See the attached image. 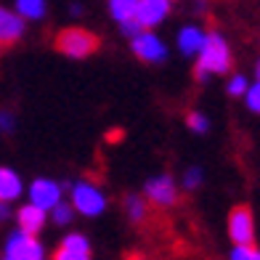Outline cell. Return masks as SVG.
<instances>
[{"mask_svg": "<svg viewBox=\"0 0 260 260\" xmlns=\"http://www.w3.org/2000/svg\"><path fill=\"white\" fill-rule=\"evenodd\" d=\"M194 77L199 82H207L212 77H226L229 72H234V48L226 40V35L218 29H207L205 43L194 56Z\"/></svg>", "mask_w": 260, "mask_h": 260, "instance_id": "6da1fadb", "label": "cell"}, {"mask_svg": "<svg viewBox=\"0 0 260 260\" xmlns=\"http://www.w3.org/2000/svg\"><path fill=\"white\" fill-rule=\"evenodd\" d=\"M67 188H69V205L82 218H101L106 212V207H109L106 191L90 178H80L75 183H69Z\"/></svg>", "mask_w": 260, "mask_h": 260, "instance_id": "7a4b0ae2", "label": "cell"}, {"mask_svg": "<svg viewBox=\"0 0 260 260\" xmlns=\"http://www.w3.org/2000/svg\"><path fill=\"white\" fill-rule=\"evenodd\" d=\"M99 45H101L99 35L85 27H64L56 35V51L72 58V61H82V58L93 56L99 51Z\"/></svg>", "mask_w": 260, "mask_h": 260, "instance_id": "3957f363", "label": "cell"}, {"mask_svg": "<svg viewBox=\"0 0 260 260\" xmlns=\"http://www.w3.org/2000/svg\"><path fill=\"white\" fill-rule=\"evenodd\" d=\"M130 51L138 61L149 67H159L170 58V45L157 29H141L138 35L130 38Z\"/></svg>", "mask_w": 260, "mask_h": 260, "instance_id": "277c9868", "label": "cell"}, {"mask_svg": "<svg viewBox=\"0 0 260 260\" xmlns=\"http://www.w3.org/2000/svg\"><path fill=\"white\" fill-rule=\"evenodd\" d=\"M3 257L8 260H48V250L40 236L14 229L3 242Z\"/></svg>", "mask_w": 260, "mask_h": 260, "instance_id": "5b68a950", "label": "cell"}, {"mask_svg": "<svg viewBox=\"0 0 260 260\" xmlns=\"http://www.w3.org/2000/svg\"><path fill=\"white\" fill-rule=\"evenodd\" d=\"M64 191H67V186L61 181H56L51 178V175H38V178H32L27 186H24V197H27V202H32L35 207H40V210H53L58 202L64 199Z\"/></svg>", "mask_w": 260, "mask_h": 260, "instance_id": "8992f818", "label": "cell"}, {"mask_svg": "<svg viewBox=\"0 0 260 260\" xmlns=\"http://www.w3.org/2000/svg\"><path fill=\"white\" fill-rule=\"evenodd\" d=\"M144 199L149 205L162 207V210L175 207L178 199H181V186H178V181H175L170 173H157V175H151V178H146Z\"/></svg>", "mask_w": 260, "mask_h": 260, "instance_id": "52a82bcc", "label": "cell"}, {"mask_svg": "<svg viewBox=\"0 0 260 260\" xmlns=\"http://www.w3.org/2000/svg\"><path fill=\"white\" fill-rule=\"evenodd\" d=\"M226 231H229L231 244H252V242H257L255 212L247 207V205H236V207L229 212Z\"/></svg>", "mask_w": 260, "mask_h": 260, "instance_id": "ba28073f", "label": "cell"}, {"mask_svg": "<svg viewBox=\"0 0 260 260\" xmlns=\"http://www.w3.org/2000/svg\"><path fill=\"white\" fill-rule=\"evenodd\" d=\"M173 14V0H138L136 6V21L141 29H157Z\"/></svg>", "mask_w": 260, "mask_h": 260, "instance_id": "9c48e42d", "label": "cell"}, {"mask_svg": "<svg viewBox=\"0 0 260 260\" xmlns=\"http://www.w3.org/2000/svg\"><path fill=\"white\" fill-rule=\"evenodd\" d=\"M90 257H93L90 239L80 231H69L67 236H61L51 260H90Z\"/></svg>", "mask_w": 260, "mask_h": 260, "instance_id": "30bf717a", "label": "cell"}, {"mask_svg": "<svg viewBox=\"0 0 260 260\" xmlns=\"http://www.w3.org/2000/svg\"><path fill=\"white\" fill-rule=\"evenodd\" d=\"M14 220H16V229L24 231V234H32V236H40L45 229H48V212L35 207L32 202H21L19 207H14Z\"/></svg>", "mask_w": 260, "mask_h": 260, "instance_id": "8fae6325", "label": "cell"}, {"mask_svg": "<svg viewBox=\"0 0 260 260\" xmlns=\"http://www.w3.org/2000/svg\"><path fill=\"white\" fill-rule=\"evenodd\" d=\"M24 35H27V21L11 6L0 3V48H11V45L21 43Z\"/></svg>", "mask_w": 260, "mask_h": 260, "instance_id": "7c38bea8", "label": "cell"}, {"mask_svg": "<svg viewBox=\"0 0 260 260\" xmlns=\"http://www.w3.org/2000/svg\"><path fill=\"white\" fill-rule=\"evenodd\" d=\"M205 35H207V29L202 24L188 21V24H183L178 32H175V48H178L181 56L194 58L199 53V48H202V43H205Z\"/></svg>", "mask_w": 260, "mask_h": 260, "instance_id": "4fadbf2b", "label": "cell"}, {"mask_svg": "<svg viewBox=\"0 0 260 260\" xmlns=\"http://www.w3.org/2000/svg\"><path fill=\"white\" fill-rule=\"evenodd\" d=\"M24 178L11 165H0V202L16 205L24 199Z\"/></svg>", "mask_w": 260, "mask_h": 260, "instance_id": "5bb4252c", "label": "cell"}, {"mask_svg": "<svg viewBox=\"0 0 260 260\" xmlns=\"http://www.w3.org/2000/svg\"><path fill=\"white\" fill-rule=\"evenodd\" d=\"M11 8H14L27 24H32V21H43L45 16H48L51 6H48V0H14Z\"/></svg>", "mask_w": 260, "mask_h": 260, "instance_id": "9a60e30c", "label": "cell"}, {"mask_svg": "<svg viewBox=\"0 0 260 260\" xmlns=\"http://www.w3.org/2000/svg\"><path fill=\"white\" fill-rule=\"evenodd\" d=\"M149 202L144 199V194H127L122 199V210H125V218L130 223H144L149 218Z\"/></svg>", "mask_w": 260, "mask_h": 260, "instance_id": "2e32d148", "label": "cell"}, {"mask_svg": "<svg viewBox=\"0 0 260 260\" xmlns=\"http://www.w3.org/2000/svg\"><path fill=\"white\" fill-rule=\"evenodd\" d=\"M136 6H138V0H106V11H109L114 24H122V21L133 19Z\"/></svg>", "mask_w": 260, "mask_h": 260, "instance_id": "e0dca14e", "label": "cell"}, {"mask_svg": "<svg viewBox=\"0 0 260 260\" xmlns=\"http://www.w3.org/2000/svg\"><path fill=\"white\" fill-rule=\"evenodd\" d=\"M75 218H77V212H75L72 205H69V199H67V197H64L53 210H48V220L53 223V226H58V229L72 226V220H75Z\"/></svg>", "mask_w": 260, "mask_h": 260, "instance_id": "ac0fdd59", "label": "cell"}, {"mask_svg": "<svg viewBox=\"0 0 260 260\" xmlns=\"http://www.w3.org/2000/svg\"><path fill=\"white\" fill-rule=\"evenodd\" d=\"M186 127L191 130L194 136H207L210 130H212V120L202 109H191V112L186 114Z\"/></svg>", "mask_w": 260, "mask_h": 260, "instance_id": "d6986e66", "label": "cell"}, {"mask_svg": "<svg viewBox=\"0 0 260 260\" xmlns=\"http://www.w3.org/2000/svg\"><path fill=\"white\" fill-rule=\"evenodd\" d=\"M247 88H250V77L244 72H229L226 75V93L231 99H242Z\"/></svg>", "mask_w": 260, "mask_h": 260, "instance_id": "ffe728a7", "label": "cell"}, {"mask_svg": "<svg viewBox=\"0 0 260 260\" xmlns=\"http://www.w3.org/2000/svg\"><path fill=\"white\" fill-rule=\"evenodd\" d=\"M205 183V170L199 168V165H188V168L183 170V175H181V188H186V191H197L199 186Z\"/></svg>", "mask_w": 260, "mask_h": 260, "instance_id": "44dd1931", "label": "cell"}, {"mask_svg": "<svg viewBox=\"0 0 260 260\" xmlns=\"http://www.w3.org/2000/svg\"><path fill=\"white\" fill-rule=\"evenodd\" d=\"M247 112H252L255 117H260V80H250V88L244 90L242 96Z\"/></svg>", "mask_w": 260, "mask_h": 260, "instance_id": "7402d4cb", "label": "cell"}, {"mask_svg": "<svg viewBox=\"0 0 260 260\" xmlns=\"http://www.w3.org/2000/svg\"><path fill=\"white\" fill-rule=\"evenodd\" d=\"M229 260H260L257 242H252V244H234L231 252H229Z\"/></svg>", "mask_w": 260, "mask_h": 260, "instance_id": "603a6c76", "label": "cell"}, {"mask_svg": "<svg viewBox=\"0 0 260 260\" xmlns=\"http://www.w3.org/2000/svg\"><path fill=\"white\" fill-rule=\"evenodd\" d=\"M117 27H120V32L125 35L127 40L133 38V35H138V32H141V24H138L136 19H127V21H122V24H117Z\"/></svg>", "mask_w": 260, "mask_h": 260, "instance_id": "cb8c5ba5", "label": "cell"}, {"mask_svg": "<svg viewBox=\"0 0 260 260\" xmlns=\"http://www.w3.org/2000/svg\"><path fill=\"white\" fill-rule=\"evenodd\" d=\"M14 130V117L8 112H0V133H11Z\"/></svg>", "mask_w": 260, "mask_h": 260, "instance_id": "d4e9b609", "label": "cell"}, {"mask_svg": "<svg viewBox=\"0 0 260 260\" xmlns=\"http://www.w3.org/2000/svg\"><path fill=\"white\" fill-rule=\"evenodd\" d=\"M8 220H14V205L0 202V223H8Z\"/></svg>", "mask_w": 260, "mask_h": 260, "instance_id": "484cf974", "label": "cell"}, {"mask_svg": "<svg viewBox=\"0 0 260 260\" xmlns=\"http://www.w3.org/2000/svg\"><path fill=\"white\" fill-rule=\"evenodd\" d=\"M69 14H72V16H82V3H72V6H69Z\"/></svg>", "mask_w": 260, "mask_h": 260, "instance_id": "4316f807", "label": "cell"}, {"mask_svg": "<svg viewBox=\"0 0 260 260\" xmlns=\"http://www.w3.org/2000/svg\"><path fill=\"white\" fill-rule=\"evenodd\" d=\"M255 80H260V58H257V64H255Z\"/></svg>", "mask_w": 260, "mask_h": 260, "instance_id": "83f0119b", "label": "cell"}, {"mask_svg": "<svg viewBox=\"0 0 260 260\" xmlns=\"http://www.w3.org/2000/svg\"><path fill=\"white\" fill-rule=\"evenodd\" d=\"M130 260H146V257H130Z\"/></svg>", "mask_w": 260, "mask_h": 260, "instance_id": "f1b7e54d", "label": "cell"}, {"mask_svg": "<svg viewBox=\"0 0 260 260\" xmlns=\"http://www.w3.org/2000/svg\"><path fill=\"white\" fill-rule=\"evenodd\" d=\"M0 260H8V257H3V255H0Z\"/></svg>", "mask_w": 260, "mask_h": 260, "instance_id": "f546056e", "label": "cell"}, {"mask_svg": "<svg viewBox=\"0 0 260 260\" xmlns=\"http://www.w3.org/2000/svg\"><path fill=\"white\" fill-rule=\"evenodd\" d=\"M173 3H178V0H173Z\"/></svg>", "mask_w": 260, "mask_h": 260, "instance_id": "4dcf8cb0", "label": "cell"}]
</instances>
